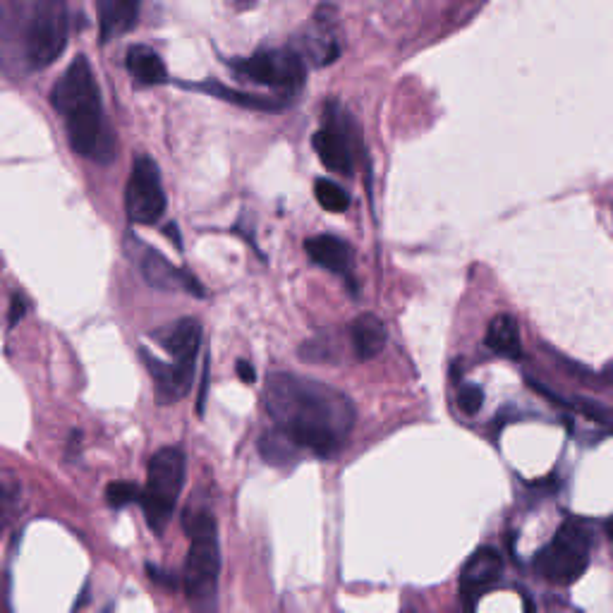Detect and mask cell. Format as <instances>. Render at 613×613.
I'll return each instance as SVG.
<instances>
[{"label":"cell","mask_w":613,"mask_h":613,"mask_svg":"<svg viewBox=\"0 0 613 613\" xmlns=\"http://www.w3.org/2000/svg\"><path fill=\"white\" fill-rule=\"evenodd\" d=\"M264 403L273 427L319 458L341 451L357 422L348 393L293 372H276L266 379Z\"/></svg>","instance_id":"6da1fadb"},{"label":"cell","mask_w":613,"mask_h":613,"mask_svg":"<svg viewBox=\"0 0 613 613\" xmlns=\"http://www.w3.org/2000/svg\"><path fill=\"white\" fill-rule=\"evenodd\" d=\"M51 106L63 120L68 142L77 156L101 166L118 156L113 130L103 111L99 82L87 58L77 56L63 77L53 84Z\"/></svg>","instance_id":"7a4b0ae2"},{"label":"cell","mask_w":613,"mask_h":613,"mask_svg":"<svg viewBox=\"0 0 613 613\" xmlns=\"http://www.w3.org/2000/svg\"><path fill=\"white\" fill-rule=\"evenodd\" d=\"M190 551L185 558L182 587L192 613H218V578H221V544L218 525L209 511L187 513L185 520Z\"/></svg>","instance_id":"3957f363"},{"label":"cell","mask_w":613,"mask_h":613,"mask_svg":"<svg viewBox=\"0 0 613 613\" xmlns=\"http://www.w3.org/2000/svg\"><path fill=\"white\" fill-rule=\"evenodd\" d=\"M592 525L582 518H568L554 539L534 556V570L554 585H573L590 568Z\"/></svg>","instance_id":"277c9868"},{"label":"cell","mask_w":613,"mask_h":613,"mask_svg":"<svg viewBox=\"0 0 613 613\" xmlns=\"http://www.w3.org/2000/svg\"><path fill=\"white\" fill-rule=\"evenodd\" d=\"M70 36L68 0H32L22 29L24 60L32 70H44L63 56Z\"/></svg>","instance_id":"5b68a950"},{"label":"cell","mask_w":613,"mask_h":613,"mask_svg":"<svg viewBox=\"0 0 613 613\" xmlns=\"http://www.w3.org/2000/svg\"><path fill=\"white\" fill-rule=\"evenodd\" d=\"M187 460L178 446H166L156 451L149 463L147 484L142 489V511L151 532L161 534L171 523L175 506L185 487Z\"/></svg>","instance_id":"8992f818"},{"label":"cell","mask_w":613,"mask_h":613,"mask_svg":"<svg viewBox=\"0 0 613 613\" xmlns=\"http://www.w3.org/2000/svg\"><path fill=\"white\" fill-rule=\"evenodd\" d=\"M230 68L245 80L264 84L285 96L297 94L307 75L300 53H295L293 48H266L250 58L230 60Z\"/></svg>","instance_id":"52a82bcc"},{"label":"cell","mask_w":613,"mask_h":613,"mask_svg":"<svg viewBox=\"0 0 613 613\" xmlns=\"http://www.w3.org/2000/svg\"><path fill=\"white\" fill-rule=\"evenodd\" d=\"M125 211L137 226H154L166 214V192H163L159 166L149 156H137L132 163L125 190Z\"/></svg>","instance_id":"ba28073f"},{"label":"cell","mask_w":613,"mask_h":613,"mask_svg":"<svg viewBox=\"0 0 613 613\" xmlns=\"http://www.w3.org/2000/svg\"><path fill=\"white\" fill-rule=\"evenodd\" d=\"M127 250H130L132 262H137V269L149 288L159 290V293H187L197 300L206 297L204 285L190 271L178 269L161 252L151 250L139 238H127Z\"/></svg>","instance_id":"9c48e42d"},{"label":"cell","mask_w":613,"mask_h":613,"mask_svg":"<svg viewBox=\"0 0 613 613\" xmlns=\"http://www.w3.org/2000/svg\"><path fill=\"white\" fill-rule=\"evenodd\" d=\"M314 151L326 168L338 175H352L355 171V149H352V132L348 115L336 106L326 108L324 125L319 127L312 139Z\"/></svg>","instance_id":"30bf717a"},{"label":"cell","mask_w":613,"mask_h":613,"mask_svg":"<svg viewBox=\"0 0 613 613\" xmlns=\"http://www.w3.org/2000/svg\"><path fill=\"white\" fill-rule=\"evenodd\" d=\"M503 558L494 546H482L467 558L463 573H460V597L472 609L484 592H489L501 580Z\"/></svg>","instance_id":"8fae6325"},{"label":"cell","mask_w":613,"mask_h":613,"mask_svg":"<svg viewBox=\"0 0 613 613\" xmlns=\"http://www.w3.org/2000/svg\"><path fill=\"white\" fill-rule=\"evenodd\" d=\"M142 362L147 364L151 381L156 386V398L161 405L178 403L192 391L194 384V364L182 362H163L154 357L147 348H142Z\"/></svg>","instance_id":"7c38bea8"},{"label":"cell","mask_w":613,"mask_h":613,"mask_svg":"<svg viewBox=\"0 0 613 613\" xmlns=\"http://www.w3.org/2000/svg\"><path fill=\"white\" fill-rule=\"evenodd\" d=\"M151 338L171 355L173 362L194 364L202 348V324L194 317H182L156 329Z\"/></svg>","instance_id":"4fadbf2b"},{"label":"cell","mask_w":613,"mask_h":613,"mask_svg":"<svg viewBox=\"0 0 613 613\" xmlns=\"http://www.w3.org/2000/svg\"><path fill=\"white\" fill-rule=\"evenodd\" d=\"M307 257L321 269L336 273V276L350 278L352 271V250L350 245L336 235H314L305 242Z\"/></svg>","instance_id":"5bb4252c"},{"label":"cell","mask_w":613,"mask_h":613,"mask_svg":"<svg viewBox=\"0 0 613 613\" xmlns=\"http://www.w3.org/2000/svg\"><path fill=\"white\" fill-rule=\"evenodd\" d=\"M350 345L357 360H374L386 348L388 329L376 314H362L350 324Z\"/></svg>","instance_id":"9a60e30c"},{"label":"cell","mask_w":613,"mask_h":613,"mask_svg":"<svg viewBox=\"0 0 613 613\" xmlns=\"http://www.w3.org/2000/svg\"><path fill=\"white\" fill-rule=\"evenodd\" d=\"M96 8H99V27L103 41L127 34L137 24L139 0H96Z\"/></svg>","instance_id":"2e32d148"},{"label":"cell","mask_w":613,"mask_h":613,"mask_svg":"<svg viewBox=\"0 0 613 613\" xmlns=\"http://www.w3.org/2000/svg\"><path fill=\"white\" fill-rule=\"evenodd\" d=\"M487 348L501 357H511L520 360L523 357V343H520V326L511 314H496L489 321L487 338H484Z\"/></svg>","instance_id":"e0dca14e"},{"label":"cell","mask_w":613,"mask_h":613,"mask_svg":"<svg viewBox=\"0 0 613 613\" xmlns=\"http://www.w3.org/2000/svg\"><path fill=\"white\" fill-rule=\"evenodd\" d=\"M259 453H262V458L273 467H293L300 463V458L305 455V448H300L288 434H283L281 429L273 427L259 439Z\"/></svg>","instance_id":"ac0fdd59"},{"label":"cell","mask_w":613,"mask_h":613,"mask_svg":"<svg viewBox=\"0 0 613 613\" xmlns=\"http://www.w3.org/2000/svg\"><path fill=\"white\" fill-rule=\"evenodd\" d=\"M127 70L139 84L168 82V70L159 53L149 46H132L127 51Z\"/></svg>","instance_id":"d6986e66"},{"label":"cell","mask_w":613,"mask_h":613,"mask_svg":"<svg viewBox=\"0 0 613 613\" xmlns=\"http://www.w3.org/2000/svg\"><path fill=\"white\" fill-rule=\"evenodd\" d=\"M197 89H202L206 91V94L216 96V99H221V101L233 103V106L250 108V111H276V108H283V101H273V99H266V96H257V94H245V91L230 89L221 82L197 84Z\"/></svg>","instance_id":"ffe728a7"},{"label":"cell","mask_w":613,"mask_h":613,"mask_svg":"<svg viewBox=\"0 0 613 613\" xmlns=\"http://www.w3.org/2000/svg\"><path fill=\"white\" fill-rule=\"evenodd\" d=\"M300 360L309 364H331L338 360L336 338L331 333H317L300 345Z\"/></svg>","instance_id":"44dd1931"},{"label":"cell","mask_w":613,"mask_h":613,"mask_svg":"<svg viewBox=\"0 0 613 613\" xmlns=\"http://www.w3.org/2000/svg\"><path fill=\"white\" fill-rule=\"evenodd\" d=\"M314 194H317V202L321 204V209L331 211V214H343V211H348L350 194L345 192L338 182L321 178L317 180V185H314Z\"/></svg>","instance_id":"7402d4cb"},{"label":"cell","mask_w":613,"mask_h":613,"mask_svg":"<svg viewBox=\"0 0 613 613\" xmlns=\"http://www.w3.org/2000/svg\"><path fill=\"white\" fill-rule=\"evenodd\" d=\"M106 501L111 508H125L142 501V489L135 482H111L106 489Z\"/></svg>","instance_id":"603a6c76"},{"label":"cell","mask_w":613,"mask_h":613,"mask_svg":"<svg viewBox=\"0 0 613 613\" xmlns=\"http://www.w3.org/2000/svg\"><path fill=\"white\" fill-rule=\"evenodd\" d=\"M484 405V391L477 384H463L458 391V408L465 412L467 417L477 415Z\"/></svg>","instance_id":"cb8c5ba5"},{"label":"cell","mask_w":613,"mask_h":613,"mask_svg":"<svg viewBox=\"0 0 613 613\" xmlns=\"http://www.w3.org/2000/svg\"><path fill=\"white\" fill-rule=\"evenodd\" d=\"M147 573H149L151 580H156L163 587H173V590L178 587V575H175V573H166V570H161L156 566H149Z\"/></svg>","instance_id":"d4e9b609"},{"label":"cell","mask_w":613,"mask_h":613,"mask_svg":"<svg viewBox=\"0 0 613 613\" xmlns=\"http://www.w3.org/2000/svg\"><path fill=\"white\" fill-rule=\"evenodd\" d=\"M24 314H27V300H24L22 295H15L10 305V326H15L17 321H22Z\"/></svg>","instance_id":"484cf974"},{"label":"cell","mask_w":613,"mask_h":613,"mask_svg":"<svg viewBox=\"0 0 613 613\" xmlns=\"http://www.w3.org/2000/svg\"><path fill=\"white\" fill-rule=\"evenodd\" d=\"M235 369H238V376H240L242 381H245V384H254V381H257V369H254L250 362L238 360V364H235Z\"/></svg>","instance_id":"4316f807"},{"label":"cell","mask_w":613,"mask_h":613,"mask_svg":"<svg viewBox=\"0 0 613 613\" xmlns=\"http://www.w3.org/2000/svg\"><path fill=\"white\" fill-rule=\"evenodd\" d=\"M606 534H609V539L613 542V518L606 523Z\"/></svg>","instance_id":"83f0119b"}]
</instances>
